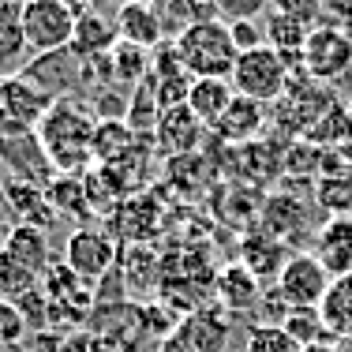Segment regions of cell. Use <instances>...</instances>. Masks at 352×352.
I'll use <instances>...</instances> for the list:
<instances>
[{
	"label": "cell",
	"mask_w": 352,
	"mask_h": 352,
	"mask_svg": "<svg viewBox=\"0 0 352 352\" xmlns=\"http://www.w3.org/2000/svg\"><path fill=\"white\" fill-rule=\"evenodd\" d=\"M94 128L98 120L79 102H56L38 128V142L60 176H75L94 162Z\"/></svg>",
	"instance_id": "6da1fadb"
},
{
	"label": "cell",
	"mask_w": 352,
	"mask_h": 352,
	"mask_svg": "<svg viewBox=\"0 0 352 352\" xmlns=\"http://www.w3.org/2000/svg\"><path fill=\"white\" fill-rule=\"evenodd\" d=\"M176 56H180V68L191 79H229L236 68L240 49L232 45L229 23L221 19H195L176 34L173 41Z\"/></svg>",
	"instance_id": "7a4b0ae2"
},
{
	"label": "cell",
	"mask_w": 352,
	"mask_h": 352,
	"mask_svg": "<svg viewBox=\"0 0 352 352\" xmlns=\"http://www.w3.org/2000/svg\"><path fill=\"white\" fill-rule=\"evenodd\" d=\"M56 105L53 90H45L30 75H0V139L38 135L41 120Z\"/></svg>",
	"instance_id": "3957f363"
},
{
	"label": "cell",
	"mask_w": 352,
	"mask_h": 352,
	"mask_svg": "<svg viewBox=\"0 0 352 352\" xmlns=\"http://www.w3.org/2000/svg\"><path fill=\"white\" fill-rule=\"evenodd\" d=\"M292 72L289 64L281 60V53H274L270 45H258L248 49V53L236 56V68H232L229 82L240 98H251L258 105H270L285 98V87H289Z\"/></svg>",
	"instance_id": "277c9868"
},
{
	"label": "cell",
	"mask_w": 352,
	"mask_h": 352,
	"mask_svg": "<svg viewBox=\"0 0 352 352\" xmlns=\"http://www.w3.org/2000/svg\"><path fill=\"white\" fill-rule=\"evenodd\" d=\"M75 19L79 15L64 0H27L23 4V30H27L30 53L45 56L68 49L75 38Z\"/></svg>",
	"instance_id": "5b68a950"
},
{
	"label": "cell",
	"mask_w": 352,
	"mask_h": 352,
	"mask_svg": "<svg viewBox=\"0 0 352 352\" xmlns=\"http://www.w3.org/2000/svg\"><path fill=\"white\" fill-rule=\"evenodd\" d=\"M330 281H333L330 270L315 255L296 251V255H289V263L278 274V292L292 311H300V307H322L326 292H330Z\"/></svg>",
	"instance_id": "8992f818"
},
{
	"label": "cell",
	"mask_w": 352,
	"mask_h": 352,
	"mask_svg": "<svg viewBox=\"0 0 352 352\" xmlns=\"http://www.w3.org/2000/svg\"><path fill=\"white\" fill-rule=\"evenodd\" d=\"M300 64H304V72L318 82L341 79V75L352 68V38L341 27H315L311 34H307Z\"/></svg>",
	"instance_id": "52a82bcc"
},
{
	"label": "cell",
	"mask_w": 352,
	"mask_h": 352,
	"mask_svg": "<svg viewBox=\"0 0 352 352\" xmlns=\"http://www.w3.org/2000/svg\"><path fill=\"white\" fill-rule=\"evenodd\" d=\"M116 244L98 229H75L68 236V251H64V263L75 270L79 281H102L105 274H113L116 266Z\"/></svg>",
	"instance_id": "ba28073f"
},
{
	"label": "cell",
	"mask_w": 352,
	"mask_h": 352,
	"mask_svg": "<svg viewBox=\"0 0 352 352\" xmlns=\"http://www.w3.org/2000/svg\"><path fill=\"white\" fill-rule=\"evenodd\" d=\"M206 135V124H199V116L191 113L188 105H173L157 116V128H154V142L162 154L169 157H188L203 146Z\"/></svg>",
	"instance_id": "9c48e42d"
},
{
	"label": "cell",
	"mask_w": 352,
	"mask_h": 352,
	"mask_svg": "<svg viewBox=\"0 0 352 352\" xmlns=\"http://www.w3.org/2000/svg\"><path fill=\"white\" fill-rule=\"evenodd\" d=\"M157 225H162V206L150 195H131L113 206V232L128 248H146Z\"/></svg>",
	"instance_id": "30bf717a"
},
{
	"label": "cell",
	"mask_w": 352,
	"mask_h": 352,
	"mask_svg": "<svg viewBox=\"0 0 352 352\" xmlns=\"http://www.w3.org/2000/svg\"><path fill=\"white\" fill-rule=\"evenodd\" d=\"M176 333H180L195 352H225V345H229V338H232V318L221 304H206V307H199L195 315L180 318Z\"/></svg>",
	"instance_id": "8fae6325"
},
{
	"label": "cell",
	"mask_w": 352,
	"mask_h": 352,
	"mask_svg": "<svg viewBox=\"0 0 352 352\" xmlns=\"http://www.w3.org/2000/svg\"><path fill=\"white\" fill-rule=\"evenodd\" d=\"M214 296L229 315L232 311H251V307L263 300V285H258L255 274L236 258V263H225L221 270L214 274Z\"/></svg>",
	"instance_id": "7c38bea8"
},
{
	"label": "cell",
	"mask_w": 352,
	"mask_h": 352,
	"mask_svg": "<svg viewBox=\"0 0 352 352\" xmlns=\"http://www.w3.org/2000/svg\"><path fill=\"white\" fill-rule=\"evenodd\" d=\"M315 258L330 270V278L352 274V217H330L315 232Z\"/></svg>",
	"instance_id": "4fadbf2b"
},
{
	"label": "cell",
	"mask_w": 352,
	"mask_h": 352,
	"mask_svg": "<svg viewBox=\"0 0 352 352\" xmlns=\"http://www.w3.org/2000/svg\"><path fill=\"white\" fill-rule=\"evenodd\" d=\"M4 203L12 217H19V225H34V229H53L56 210L49 203L45 188H34V184H23V180H8L4 184Z\"/></svg>",
	"instance_id": "5bb4252c"
},
{
	"label": "cell",
	"mask_w": 352,
	"mask_h": 352,
	"mask_svg": "<svg viewBox=\"0 0 352 352\" xmlns=\"http://www.w3.org/2000/svg\"><path fill=\"white\" fill-rule=\"evenodd\" d=\"M232 102H236V90H232L229 79H191V90H188V102L184 105L199 116V124L217 128Z\"/></svg>",
	"instance_id": "9a60e30c"
},
{
	"label": "cell",
	"mask_w": 352,
	"mask_h": 352,
	"mask_svg": "<svg viewBox=\"0 0 352 352\" xmlns=\"http://www.w3.org/2000/svg\"><path fill=\"white\" fill-rule=\"evenodd\" d=\"M27 30H23V4L0 0V75H19L27 60Z\"/></svg>",
	"instance_id": "2e32d148"
},
{
	"label": "cell",
	"mask_w": 352,
	"mask_h": 352,
	"mask_svg": "<svg viewBox=\"0 0 352 352\" xmlns=\"http://www.w3.org/2000/svg\"><path fill=\"white\" fill-rule=\"evenodd\" d=\"M116 41H120L116 23H109L102 12H79V19H75V38H72L68 53L79 56V60H94V56H105Z\"/></svg>",
	"instance_id": "e0dca14e"
},
{
	"label": "cell",
	"mask_w": 352,
	"mask_h": 352,
	"mask_svg": "<svg viewBox=\"0 0 352 352\" xmlns=\"http://www.w3.org/2000/svg\"><path fill=\"white\" fill-rule=\"evenodd\" d=\"M116 34L120 41H131V45H162V19L154 15V8L142 4V0H131L116 12Z\"/></svg>",
	"instance_id": "ac0fdd59"
},
{
	"label": "cell",
	"mask_w": 352,
	"mask_h": 352,
	"mask_svg": "<svg viewBox=\"0 0 352 352\" xmlns=\"http://www.w3.org/2000/svg\"><path fill=\"white\" fill-rule=\"evenodd\" d=\"M263 124H266V109L258 102H251V98L236 94V102H232L229 113L221 116L214 135L225 139V142H251L255 135H263Z\"/></svg>",
	"instance_id": "d6986e66"
},
{
	"label": "cell",
	"mask_w": 352,
	"mask_h": 352,
	"mask_svg": "<svg viewBox=\"0 0 352 352\" xmlns=\"http://www.w3.org/2000/svg\"><path fill=\"white\" fill-rule=\"evenodd\" d=\"M4 251L12 258H19L27 270H34L38 278L49 270V263H53V255H49V236L34 225H15L12 236L4 240Z\"/></svg>",
	"instance_id": "ffe728a7"
},
{
	"label": "cell",
	"mask_w": 352,
	"mask_h": 352,
	"mask_svg": "<svg viewBox=\"0 0 352 352\" xmlns=\"http://www.w3.org/2000/svg\"><path fill=\"white\" fill-rule=\"evenodd\" d=\"M315 27H304L300 19H289V15H278L270 12V19H266V45L274 49V53H281V60H300L304 56V45H307V34H311Z\"/></svg>",
	"instance_id": "44dd1931"
},
{
	"label": "cell",
	"mask_w": 352,
	"mask_h": 352,
	"mask_svg": "<svg viewBox=\"0 0 352 352\" xmlns=\"http://www.w3.org/2000/svg\"><path fill=\"white\" fill-rule=\"evenodd\" d=\"M318 311H322V322L330 326V333L338 341L352 338V274L330 281V292H326Z\"/></svg>",
	"instance_id": "7402d4cb"
},
{
	"label": "cell",
	"mask_w": 352,
	"mask_h": 352,
	"mask_svg": "<svg viewBox=\"0 0 352 352\" xmlns=\"http://www.w3.org/2000/svg\"><path fill=\"white\" fill-rule=\"evenodd\" d=\"M240 263H244L255 278H270V274H281V266L289 263V255H285V244L274 236H244V244H240Z\"/></svg>",
	"instance_id": "603a6c76"
},
{
	"label": "cell",
	"mask_w": 352,
	"mask_h": 352,
	"mask_svg": "<svg viewBox=\"0 0 352 352\" xmlns=\"http://www.w3.org/2000/svg\"><path fill=\"white\" fill-rule=\"evenodd\" d=\"M139 142V135L128 128V120H98L94 128V157L102 165L120 162L124 154H131V146Z\"/></svg>",
	"instance_id": "cb8c5ba5"
},
{
	"label": "cell",
	"mask_w": 352,
	"mask_h": 352,
	"mask_svg": "<svg viewBox=\"0 0 352 352\" xmlns=\"http://www.w3.org/2000/svg\"><path fill=\"white\" fill-rule=\"evenodd\" d=\"M285 333L296 341L300 349H311V345H326V341H338L330 333V326L322 322V311L318 307H300V311H289L285 315Z\"/></svg>",
	"instance_id": "d4e9b609"
},
{
	"label": "cell",
	"mask_w": 352,
	"mask_h": 352,
	"mask_svg": "<svg viewBox=\"0 0 352 352\" xmlns=\"http://www.w3.org/2000/svg\"><path fill=\"white\" fill-rule=\"evenodd\" d=\"M45 195H49V203H53L56 217L64 214V217L82 221V217L94 214V210H90V203H87V188H82L75 176H56V180L45 188Z\"/></svg>",
	"instance_id": "484cf974"
},
{
	"label": "cell",
	"mask_w": 352,
	"mask_h": 352,
	"mask_svg": "<svg viewBox=\"0 0 352 352\" xmlns=\"http://www.w3.org/2000/svg\"><path fill=\"white\" fill-rule=\"evenodd\" d=\"M109 60H113V79L128 82V87H139L150 75V49L131 45V41H116L109 49Z\"/></svg>",
	"instance_id": "4316f807"
},
{
	"label": "cell",
	"mask_w": 352,
	"mask_h": 352,
	"mask_svg": "<svg viewBox=\"0 0 352 352\" xmlns=\"http://www.w3.org/2000/svg\"><path fill=\"white\" fill-rule=\"evenodd\" d=\"M315 199L322 210L338 217H352V169H333L330 176H322L315 188Z\"/></svg>",
	"instance_id": "83f0119b"
},
{
	"label": "cell",
	"mask_w": 352,
	"mask_h": 352,
	"mask_svg": "<svg viewBox=\"0 0 352 352\" xmlns=\"http://www.w3.org/2000/svg\"><path fill=\"white\" fill-rule=\"evenodd\" d=\"M304 221H307V214L292 195H274L270 203H266V232H270L274 240L289 236V232L300 229Z\"/></svg>",
	"instance_id": "f1b7e54d"
},
{
	"label": "cell",
	"mask_w": 352,
	"mask_h": 352,
	"mask_svg": "<svg viewBox=\"0 0 352 352\" xmlns=\"http://www.w3.org/2000/svg\"><path fill=\"white\" fill-rule=\"evenodd\" d=\"M38 274L27 270V266L19 263V258H12L4 248H0V296L4 300H19L27 296L30 289H38Z\"/></svg>",
	"instance_id": "f546056e"
},
{
	"label": "cell",
	"mask_w": 352,
	"mask_h": 352,
	"mask_svg": "<svg viewBox=\"0 0 352 352\" xmlns=\"http://www.w3.org/2000/svg\"><path fill=\"white\" fill-rule=\"evenodd\" d=\"M244 352H300V345L285 333V326H278V322H255L248 330Z\"/></svg>",
	"instance_id": "4dcf8cb0"
},
{
	"label": "cell",
	"mask_w": 352,
	"mask_h": 352,
	"mask_svg": "<svg viewBox=\"0 0 352 352\" xmlns=\"http://www.w3.org/2000/svg\"><path fill=\"white\" fill-rule=\"evenodd\" d=\"M27 338H30L27 315L19 311V304H15V300L0 296V349L15 352L19 345H27Z\"/></svg>",
	"instance_id": "1f68e13d"
},
{
	"label": "cell",
	"mask_w": 352,
	"mask_h": 352,
	"mask_svg": "<svg viewBox=\"0 0 352 352\" xmlns=\"http://www.w3.org/2000/svg\"><path fill=\"white\" fill-rule=\"evenodd\" d=\"M270 8L278 15H289V19H300L304 27H315L318 12H322V0H270Z\"/></svg>",
	"instance_id": "d6a6232c"
},
{
	"label": "cell",
	"mask_w": 352,
	"mask_h": 352,
	"mask_svg": "<svg viewBox=\"0 0 352 352\" xmlns=\"http://www.w3.org/2000/svg\"><path fill=\"white\" fill-rule=\"evenodd\" d=\"M60 352H116V349L94 330H72V333H64Z\"/></svg>",
	"instance_id": "836d02e7"
},
{
	"label": "cell",
	"mask_w": 352,
	"mask_h": 352,
	"mask_svg": "<svg viewBox=\"0 0 352 352\" xmlns=\"http://www.w3.org/2000/svg\"><path fill=\"white\" fill-rule=\"evenodd\" d=\"M229 34H232V45H236L240 53L266 45V41H263V30L255 27V19H232V23H229Z\"/></svg>",
	"instance_id": "e575fe53"
},
{
	"label": "cell",
	"mask_w": 352,
	"mask_h": 352,
	"mask_svg": "<svg viewBox=\"0 0 352 352\" xmlns=\"http://www.w3.org/2000/svg\"><path fill=\"white\" fill-rule=\"evenodd\" d=\"M229 19H255L263 8H270V0H214Z\"/></svg>",
	"instance_id": "d590c367"
},
{
	"label": "cell",
	"mask_w": 352,
	"mask_h": 352,
	"mask_svg": "<svg viewBox=\"0 0 352 352\" xmlns=\"http://www.w3.org/2000/svg\"><path fill=\"white\" fill-rule=\"evenodd\" d=\"M12 229H15V221H12V210H8V203L0 199V248H4V240L12 236Z\"/></svg>",
	"instance_id": "8d00e7d4"
},
{
	"label": "cell",
	"mask_w": 352,
	"mask_h": 352,
	"mask_svg": "<svg viewBox=\"0 0 352 352\" xmlns=\"http://www.w3.org/2000/svg\"><path fill=\"white\" fill-rule=\"evenodd\" d=\"M157 352H195V349H191L188 341L180 338V333H173V338H165L162 345H157Z\"/></svg>",
	"instance_id": "74e56055"
},
{
	"label": "cell",
	"mask_w": 352,
	"mask_h": 352,
	"mask_svg": "<svg viewBox=\"0 0 352 352\" xmlns=\"http://www.w3.org/2000/svg\"><path fill=\"white\" fill-rule=\"evenodd\" d=\"M300 352H341L338 341H326V345H311V349H300Z\"/></svg>",
	"instance_id": "f35d334b"
},
{
	"label": "cell",
	"mask_w": 352,
	"mask_h": 352,
	"mask_svg": "<svg viewBox=\"0 0 352 352\" xmlns=\"http://www.w3.org/2000/svg\"><path fill=\"white\" fill-rule=\"evenodd\" d=\"M124 4H131V0H120V8H124Z\"/></svg>",
	"instance_id": "ab89813d"
},
{
	"label": "cell",
	"mask_w": 352,
	"mask_h": 352,
	"mask_svg": "<svg viewBox=\"0 0 352 352\" xmlns=\"http://www.w3.org/2000/svg\"><path fill=\"white\" fill-rule=\"evenodd\" d=\"M15 4H27V0H15Z\"/></svg>",
	"instance_id": "60d3db41"
},
{
	"label": "cell",
	"mask_w": 352,
	"mask_h": 352,
	"mask_svg": "<svg viewBox=\"0 0 352 352\" xmlns=\"http://www.w3.org/2000/svg\"><path fill=\"white\" fill-rule=\"evenodd\" d=\"M19 352H27V349H19Z\"/></svg>",
	"instance_id": "b9f144b4"
},
{
	"label": "cell",
	"mask_w": 352,
	"mask_h": 352,
	"mask_svg": "<svg viewBox=\"0 0 352 352\" xmlns=\"http://www.w3.org/2000/svg\"><path fill=\"white\" fill-rule=\"evenodd\" d=\"M0 352H8V349H0Z\"/></svg>",
	"instance_id": "7bdbcfd3"
}]
</instances>
